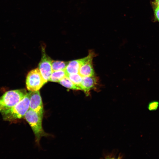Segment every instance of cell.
<instances>
[{
  "label": "cell",
  "mask_w": 159,
  "mask_h": 159,
  "mask_svg": "<svg viewBox=\"0 0 159 159\" xmlns=\"http://www.w3.org/2000/svg\"><path fill=\"white\" fill-rule=\"evenodd\" d=\"M25 89L8 91L0 97L1 113L11 108L18 103L27 93Z\"/></svg>",
  "instance_id": "7a4b0ae2"
},
{
  "label": "cell",
  "mask_w": 159,
  "mask_h": 159,
  "mask_svg": "<svg viewBox=\"0 0 159 159\" xmlns=\"http://www.w3.org/2000/svg\"><path fill=\"white\" fill-rule=\"evenodd\" d=\"M154 8L155 17L159 22V8L157 7H154Z\"/></svg>",
  "instance_id": "9a60e30c"
},
{
  "label": "cell",
  "mask_w": 159,
  "mask_h": 159,
  "mask_svg": "<svg viewBox=\"0 0 159 159\" xmlns=\"http://www.w3.org/2000/svg\"><path fill=\"white\" fill-rule=\"evenodd\" d=\"M67 76L74 83L79 86L80 88L82 77L79 73L68 74Z\"/></svg>",
  "instance_id": "4fadbf2b"
},
{
  "label": "cell",
  "mask_w": 159,
  "mask_h": 159,
  "mask_svg": "<svg viewBox=\"0 0 159 159\" xmlns=\"http://www.w3.org/2000/svg\"><path fill=\"white\" fill-rule=\"evenodd\" d=\"M30 99L29 92L14 106L1 113L3 120L11 122L24 118L29 108Z\"/></svg>",
  "instance_id": "6da1fadb"
},
{
  "label": "cell",
  "mask_w": 159,
  "mask_h": 159,
  "mask_svg": "<svg viewBox=\"0 0 159 159\" xmlns=\"http://www.w3.org/2000/svg\"><path fill=\"white\" fill-rule=\"evenodd\" d=\"M68 62H69L52 60V71H54L61 70H65Z\"/></svg>",
  "instance_id": "7c38bea8"
},
{
  "label": "cell",
  "mask_w": 159,
  "mask_h": 159,
  "mask_svg": "<svg viewBox=\"0 0 159 159\" xmlns=\"http://www.w3.org/2000/svg\"><path fill=\"white\" fill-rule=\"evenodd\" d=\"M46 83L38 68L31 70L27 74L26 86L29 91L39 90Z\"/></svg>",
  "instance_id": "277c9868"
},
{
  "label": "cell",
  "mask_w": 159,
  "mask_h": 159,
  "mask_svg": "<svg viewBox=\"0 0 159 159\" xmlns=\"http://www.w3.org/2000/svg\"><path fill=\"white\" fill-rule=\"evenodd\" d=\"M59 82L61 85L67 88L73 90H81L80 87L74 83L67 76L62 79Z\"/></svg>",
  "instance_id": "8fae6325"
},
{
  "label": "cell",
  "mask_w": 159,
  "mask_h": 159,
  "mask_svg": "<svg viewBox=\"0 0 159 159\" xmlns=\"http://www.w3.org/2000/svg\"><path fill=\"white\" fill-rule=\"evenodd\" d=\"M95 55L93 51H90L87 56L82 58L69 62L65 69L67 75L79 73V70L81 66L91 59H93Z\"/></svg>",
  "instance_id": "8992f818"
},
{
  "label": "cell",
  "mask_w": 159,
  "mask_h": 159,
  "mask_svg": "<svg viewBox=\"0 0 159 159\" xmlns=\"http://www.w3.org/2000/svg\"><path fill=\"white\" fill-rule=\"evenodd\" d=\"M93 59L88 61L80 67L79 73L82 77L95 76L92 63Z\"/></svg>",
  "instance_id": "9c48e42d"
},
{
  "label": "cell",
  "mask_w": 159,
  "mask_h": 159,
  "mask_svg": "<svg viewBox=\"0 0 159 159\" xmlns=\"http://www.w3.org/2000/svg\"><path fill=\"white\" fill-rule=\"evenodd\" d=\"M97 81V79L95 76L82 77L80 86L81 90L83 91L86 95L88 96L90 91L95 87Z\"/></svg>",
  "instance_id": "ba28073f"
},
{
  "label": "cell",
  "mask_w": 159,
  "mask_h": 159,
  "mask_svg": "<svg viewBox=\"0 0 159 159\" xmlns=\"http://www.w3.org/2000/svg\"><path fill=\"white\" fill-rule=\"evenodd\" d=\"M65 70L53 71L49 81L54 82H59L62 79L67 76Z\"/></svg>",
  "instance_id": "30bf717a"
},
{
  "label": "cell",
  "mask_w": 159,
  "mask_h": 159,
  "mask_svg": "<svg viewBox=\"0 0 159 159\" xmlns=\"http://www.w3.org/2000/svg\"><path fill=\"white\" fill-rule=\"evenodd\" d=\"M24 117L32 128L35 135L36 142L39 143L42 137L48 135L42 128L43 117L40 114L29 109Z\"/></svg>",
  "instance_id": "3957f363"
},
{
  "label": "cell",
  "mask_w": 159,
  "mask_h": 159,
  "mask_svg": "<svg viewBox=\"0 0 159 159\" xmlns=\"http://www.w3.org/2000/svg\"><path fill=\"white\" fill-rule=\"evenodd\" d=\"M30 99L29 109L34 111L43 117V105L40 92L38 91H29Z\"/></svg>",
  "instance_id": "52a82bcc"
},
{
  "label": "cell",
  "mask_w": 159,
  "mask_h": 159,
  "mask_svg": "<svg viewBox=\"0 0 159 159\" xmlns=\"http://www.w3.org/2000/svg\"><path fill=\"white\" fill-rule=\"evenodd\" d=\"M42 57L38 68L46 82L49 81L53 72L52 67V60L46 53L45 48L42 47Z\"/></svg>",
  "instance_id": "5b68a950"
},
{
  "label": "cell",
  "mask_w": 159,
  "mask_h": 159,
  "mask_svg": "<svg viewBox=\"0 0 159 159\" xmlns=\"http://www.w3.org/2000/svg\"><path fill=\"white\" fill-rule=\"evenodd\" d=\"M154 7H158L159 8V5H158V6H154Z\"/></svg>",
  "instance_id": "2e32d148"
},
{
  "label": "cell",
  "mask_w": 159,
  "mask_h": 159,
  "mask_svg": "<svg viewBox=\"0 0 159 159\" xmlns=\"http://www.w3.org/2000/svg\"><path fill=\"white\" fill-rule=\"evenodd\" d=\"M159 106V102L157 101H153L150 102L148 105V109L150 111L157 110Z\"/></svg>",
  "instance_id": "5bb4252c"
}]
</instances>
